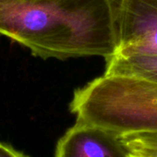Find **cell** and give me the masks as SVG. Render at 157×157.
I'll list each match as a JSON object with an SVG mask.
<instances>
[{
	"label": "cell",
	"instance_id": "1",
	"mask_svg": "<svg viewBox=\"0 0 157 157\" xmlns=\"http://www.w3.org/2000/svg\"><path fill=\"white\" fill-rule=\"evenodd\" d=\"M69 112L117 136L157 132V82L103 74L74 91Z\"/></svg>",
	"mask_w": 157,
	"mask_h": 157
},
{
	"label": "cell",
	"instance_id": "2",
	"mask_svg": "<svg viewBox=\"0 0 157 157\" xmlns=\"http://www.w3.org/2000/svg\"><path fill=\"white\" fill-rule=\"evenodd\" d=\"M116 53H157V0H112Z\"/></svg>",
	"mask_w": 157,
	"mask_h": 157
},
{
	"label": "cell",
	"instance_id": "3",
	"mask_svg": "<svg viewBox=\"0 0 157 157\" xmlns=\"http://www.w3.org/2000/svg\"><path fill=\"white\" fill-rule=\"evenodd\" d=\"M120 136L76 121L57 140L55 157H128Z\"/></svg>",
	"mask_w": 157,
	"mask_h": 157
},
{
	"label": "cell",
	"instance_id": "4",
	"mask_svg": "<svg viewBox=\"0 0 157 157\" xmlns=\"http://www.w3.org/2000/svg\"><path fill=\"white\" fill-rule=\"evenodd\" d=\"M105 74L157 82V53H115L105 58Z\"/></svg>",
	"mask_w": 157,
	"mask_h": 157
},
{
	"label": "cell",
	"instance_id": "5",
	"mask_svg": "<svg viewBox=\"0 0 157 157\" xmlns=\"http://www.w3.org/2000/svg\"><path fill=\"white\" fill-rule=\"evenodd\" d=\"M129 153L157 157V132H139L120 137Z\"/></svg>",
	"mask_w": 157,
	"mask_h": 157
},
{
	"label": "cell",
	"instance_id": "6",
	"mask_svg": "<svg viewBox=\"0 0 157 157\" xmlns=\"http://www.w3.org/2000/svg\"><path fill=\"white\" fill-rule=\"evenodd\" d=\"M0 157H30L21 151L15 149L11 144L0 141Z\"/></svg>",
	"mask_w": 157,
	"mask_h": 157
},
{
	"label": "cell",
	"instance_id": "7",
	"mask_svg": "<svg viewBox=\"0 0 157 157\" xmlns=\"http://www.w3.org/2000/svg\"><path fill=\"white\" fill-rule=\"evenodd\" d=\"M128 157H143V156H140V155H136V154H132V153H129Z\"/></svg>",
	"mask_w": 157,
	"mask_h": 157
},
{
	"label": "cell",
	"instance_id": "8",
	"mask_svg": "<svg viewBox=\"0 0 157 157\" xmlns=\"http://www.w3.org/2000/svg\"><path fill=\"white\" fill-rule=\"evenodd\" d=\"M29 1H37V0H29Z\"/></svg>",
	"mask_w": 157,
	"mask_h": 157
}]
</instances>
